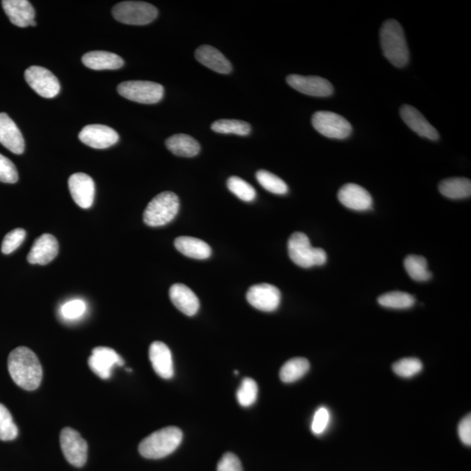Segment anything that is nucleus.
I'll return each instance as SVG.
<instances>
[{
	"mask_svg": "<svg viewBox=\"0 0 471 471\" xmlns=\"http://www.w3.org/2000/svg\"><path fill=\"white\" fill-rule=\"evenodd\" d=\"M8 371L16 384L28 391L37 389L43 376L37 355L25 347H19L10 353Z\"/></svg>",
	"mask_w": 471,
	"mask_h": 471,
	"instance_id": "f257e3e1",
	"label": "nucleus"
},
{
	"mask_svg": "<svg viewBox=\"0 0 471 471\" xmlns=\"http://www.w3.org/2000/svg\"><path fill=\"white\" fill-rule=\"evenodd\" d=\"M380 41L384 56L396 67H404L408 63L409 51L404 29L395 19L383 23L380 30Z\"/></svg>",
	"mask_w": 471,
	"mask_h": 471,
	"instance_id": "f03ea898",
	"label": "nucleus"
},
{
	"mask_svg": "<svg viewBox=\"0 0 471 471\" xmlns=\"http://www.w3.org/2000/svg\"><path fill=\"white\" fill-rule=\"evenodd\" d=\"M183 440V432L177 427L162 428L144 438L139 444V452L148 459H161L173 453Z\"/></svg>",
	"mask_w": 471,
	"mask_h": 471,
	"instance_id": "7ed1b4c3",
	"label": "nucleus"
},
{
	"mask_svg": "<svg viewBox=\"0 0 471 471\" xmlns=\"http://www.w3.org/2000/svg\"><path fill=\"white\" fill-rule=\"evenodd\" d=\"M179 198L171 191H164L153 198L146 207L144 221L151 227L168 225L177 217L179 211Z\"/></svg>",
	"mask_w": 471,
	"mask_h": 471,
	"instance_id": "20e7f679",
	"label": "nucleus"
},
{
	"mask_svg": "<svg viewBox=\"0 0 471 471\" xmlns=\"http://www.w3.org/2000/svg\"><path fill=\"white\" fill-rule=\"evenodd\" d=\"M288 253L292 261L302 268L326 264L327 256L321 248L311 246L310 239L302 232H294L288 240Z\"/></svg>",
	"mask_w": 471,
	"mask_h": 471,
	"instance_id": "39448f33",
	"label": "nucleus"
},
{
	"mask_svg": "<svg viewBox=\"0 0 471 471\" xmlns=\"http://www.w3.org/2000/svg\"><path fill=\"white\" fill-rule=\"evenodd\" d=\"M112 14L116 21L123 24L144 25L157 19L158 10L147 2L124 1L113 6Z\"/></svg>",
	"mask_w": 471,
	"mask_h": 471,
	"instance_id": "423d86ee",
	"label": "nucleus"
},
{
	"mask_svg": "<svg viewBox=\"0 0 471 471\" xmlns=\"http://www.w3.org/2000/svg\"><path fill=\"white\" fill-rule=\"evenodd\" d=\"M117 91L124 98L142 104L157 103L164 94L161 84L147 80L124 81L117 87Z\"/></svg>",
	"mask_w": 471,
	"mask_h": 471,
	"instance_id": "0eeeda50",
	"label": "nucleus"
},
{
	"mask_svg": "<svg viewBox=\"0 0 471 471\" xmlns=\"http://www.w3.org/2000/svg\"><path fill=\"white\" fill-rule=\"evenodd\" d=\"M311 124L320 134L328 138L345 139L352 133V126L338 113L319 111L311 117Z\"/></svg>",
	"mask_w": 471,
	"mask_h": 471,
	"instance_id": "6e6552de",
	"label": "nucleus"
},
{
	"mask_svg": "<svg viewBox=\"0 0 471 471\" xmlns=\"http://www.w3.org/2000/svg\"><path fill=\"white\" fill-rule=\"evenodd\" d=\"M61 447L68 463L77 468L84 466L87 458V443L79 432L65 428L61 432Z\"/></svg>",
	"mask_w": 471,
	"mask_h": 471,
	"instance_id": "1a4fd4ad",
	"label": "nucleus"
},
{
	"mask_svg": "<svg viewBox=\"0 0 471 471\" xmlns=\"http://www.w3.org/2000/svg\"><path fill=\"white\" fill-rule=\"evenodd\" d=\"M25 79L32 89L44 98H54L60 93L61 85L57 77L47 68L39 66L28 67L25 72Z\"/></svg>",
	"mask_w": 471,
	"mask_h": 471,
	"instance_id": "9d476101",
	"label": "nucleus"
},
{
	"mask_svg": "<svg viewBox=\"0 0 471 471\" xmlns=\"http://www.w3.org/2000/svg\"><path fill=\"white\" fill-rule=\"evenodd\" d=\"M246 298L249 304L256 309L269 313L278 309L281 304V294L275 285L262 283L250 287Z\"/></svg>",
	"mask_w": 471,
	"mask_h": 471,
	"instance_id": "9b49d317",
	"label": "nucleus"
},
{
	"mask_svg": "<svg viewBox=\"0 0 471 471\" xmlns=\"http://www.w3.org/2000/svg\"><path fill=\"white\" fill-rule=\"evenodd\" d=\"M124 362L115 350L107 347H97L89 359L91 370L100 378L106 380L111 376L113 366H123Z\"/></svg>",
	"mask_w": 471,
	"mask_h": 471,
	"instance_id": "f8f14e48",
	"label": "nucleus"
},
{
	"mask_svg": "<svg viewBox=\"0 0 471 471\" xmlns=\"http://www.w3.org/2000/svg\"><path fill=\"white\" fill-rule=\"evenodd\" d=\"M287 83L292 89L307 96L327 97L333 93L332 84L321 77L291 74L287 76Z\"/></svg>",
	"mask_w": 471,
	"mask_h": 471,
	"instance_id": "ddd939ff",
	"label": "nucleus"
},
{
	"mask_svg": "<svg viewBox=\"0 0 471 471\" xmlns=\"http://www.w3.org/2000/svg\"><path fill=\"white\" fill-rule=\"evenodd\" d=\"M79 139L91 148L104 149L115 145L119 141V135L115 129L108 126L92 124L81 129Z\"/></svg>",
	"mask_w": 471,
	"mask_h": 471,
	"instance_id": "4468645a",
	"label": "nucleus"
},
{
	"mask_svg": "<svg viewBox=\"0 0 471 471\" xmlns=\"http://www.w3.org/2000/svg\"><path fill=\"white\" fill-rule=\"evenodd\" d=\"M70 194L74 202L83 209H89L93 206L96 185L90 175L85 173H76L68 180Z\"/></svg>",
	"mask_w": 471,
	"mask_h": 471,
	"instance_id": "2eb2a0df",
	"label": "nucleus"
},
{
	"mask_svg": "<svg viewBox=\"0 0 471 471\" xmlns=\"http://www.w3.org/2000/svg\"><path fill=\"white\" fill-rule=\"evenodd\" d=\"M338 198L344 206L357 211L369 210L373 206V198L368 190L355 184H347L340 188Z\"/></svg>",
	"mask_w": 471,
	"mask_h": 471,
	"instance_id": "dca6fc26",
	"label": "nucleus"
},
{
	"mask_svg": "<svg viewBox=\"0 0 471 471\" xmlns=\"http://www.w3.org/2000/svg\"><path fill=\"white\" fill-rule=\"evenodd\" d=\"M58 253L57 239L51 234L45 233L35 240L28 253V261L32 265H47L56 258Z\"/></svg>",
	"mask_w": 471,
	"mask_h": 471,
	"instance_id": "f3484780",
	"label": "nucleus"
},
{
	"mask_svg": "<svg viewBox=\"0 0 471 471\" xmlns=\"http://www.w3.org/2000/svg\"><path fill=\"white\" fill-rule=\"evenodd\" d=\"M0 144L16 155L25 151V140L8 113H0Z\"/></svg>",
	"mask_w": 471,
	"mask_h": 471,
	"instance_id": "a211bd4d",
	"label": "nucleus"
},
{
	"mask_svg": "<svg viewBox=\"0 0 471 471\" xmlns=\"http://www.w3.org/2000/svg\"><path fill=\"white\" fill-rule=\"evenodd\" d=\"M149 360L153 369L158 376L164 379H171L174 375L173 360L172 353L166 344L155 341L149 347Z\"/></svg>",
	"mask_w": 471,
	"mask_h": 471,
	"instance_id": "6ab92c4d",
	"label": "nucleus"
},
{
	"mask_svg": "<svg viewBox=\"0 0 471 471\" xmlns=\"http://www.w3.org/2000/svg\"><path fill=\"white\" fill-rule=\"evenodd\" d=\"M399 115H401L402 119L404 120L406 124L421 138L433 140V141L439 139V134H438L437 129L414 107L402 106L399 109Z\"/></svg>",
	"mask_w": 471,
	"mask_h": 471,
	"instance_id": "aec40b11",
	"label": "nucleus"
},
{
	"mask_svg": "<svg viewBox=\"0 0 471 471\" xmlns=\"http://www.w3.org/2000/svg\"><path fill=\"white\" fill-rule=\"evenodd\" d=\"M2 8L10 21L19 28H27L35 21L34 6L28 0H4Z\"/></svg>",
	"mask_w": 471,
	"mask_h": 471,
	"instance_id": "412c9836",
	"label": "nucleus"
},
{
	"mask_svg": "<svg viewBox=\"0 0 471 471\" xmlns=\"http://www.w3.org/2000/svg\"><path fill=\"white\" fill-rule=\"evenodd\" d=\"M172 303L187 316H194L200 307V302L195 292L184 284H174L170 289Z\"/></svg>",
	"mask_w": 471,
	"mask_h": 471,
	"instance_id": "4be33fe9",
	"label": "nucleus"
},
{
	"mask_svg": "<svg viewBox=\"0 0 471 471\" xmlns=\"http://www.w3.org/2000/svg\"><path fill=\"white\" fill-rule=\"evenodd\" d=\"M195 55L198 63L217 73L227 74L232 72V66L228 58L211 45H201L197 48Z\"/></svg>",
	"mask_w": 471,
	"mask_h": 471,
	"instance_id": "5701e85b",
	"label": "nucleus"
},
{
	"mask_svg": "<svg viewBox=\"0 0 471 471\" xmlns=\"http://www.w3.org/2000/svg\"><path fill=\"white\" fill-rule=\"evenodd\" d=\"M83 63L94 70H116L124 65L122 57L105 51H93L83 55Z\"/></svg>",
	"mask_w": 471,
	"mask_h": 471,
	"instance_id": "b1692460",
	"label": "nucleus"
},
{
	"mask_svg": "<svg viewBox=\"0 0 471 471\" xmlns=\"http://www.w3.org/2000/svg\"><path fill=\"white\" fill-rule=\"evenodd\" d=\"M175 247L182 254L194 259H207L211 255V248L203 240L183 236L175 240Z\"/></svg>",
	"mask_w": 471,
	"mask_h": 471,
	"instance_id": "393cba45",
	"label": "nucleus"
},
{
	"mask_svg": "<svg viewBox=\"0 0 471 471\" xmlns=\"http://www.w3.org/2000/svg\"><path fill=\"white\" fill-rule=\"evenodd\" d=\"M168 151L177 157H193L199 154V142L193 136L184 134H177L171 136L165 142Z\"/></svg>",
	"mask_w": 471,
	"mask_h": 471,
	"instance_id": "a878e982",
	"label": "nucleus"
},
{
	"mask_svg": "<svg viewBox=\"0 0 471 471\" xmlns=\"http://www.w3.org/2000/svg\"><path fill=\"white\" fill-rule=\"evenodd\" d=\"M439 191L443 196L450 199H463L471 195V182L468 178L454 177L441 181Z\"/></svg>",
	"mask_w": 471,
	"mask_h": 471,
	"instance_id": "bb28decb",
	"label": "nucleus"
},
{
	"mask_svg": "<svg viewBox=\"0 0 471 471\" xmlns=\"http://www.w3.org/2000/svg\"><path fill=\"white\" fill-rule=\"evenodd\" d=\"M310 363L305 358L289 360L283 365L279 377L283 382L292 383L298 381L309 371Z\"/></svg>",
	"mask_w": 471,
	"mask_h": 471,
	"instance_id": "cd10ccee",
	"label": "nucleus"
},
{
	"mask_svg": "<svg viewBox=\"0 0 471 471\" xmlns=\"http://www.w3.org/2000/svg\"><path fill=\"white\" fill-rule=\"evenodd\" d=\"M404 267L409 277L415 281L424 282L431 278V272L428 269L426 259L422 256L408 255L404 259Z\"/></svg>",
	"mask_w": 471,
	"mask_h": 471,
	"instance_id": "c85d7f7f",
	"label": "nucleus"
},
{
	"mask_svg": "<svg viewBox=\"0 0 471 471\" xmlns=\"http://www.w3.org/2000/svg\"><path fill=\"white\" fill-rule=\"evenodd\" d=\"M415 300L411 294L404 292H391L380 296L378 303L392 309H407L413 307Z\"/></svg>",
	"mask_w": 471,
	"mask_h": 471,
	"instance_id": "c756f323",
	"label": "nucleus"
},
{
	"mask_svg": "<svg viewBox=\"0 0 471 471\" xmlns=\"http://www.w3.org/2000/svg\"><path fill=\"white\" fill-rule=\"evenodd\" d=\"M211 129L219 134H234L241 136L248 135L251 133V125L248 122L239 120L223 119L214 122Z\"/></svg>",
	"mask_w": 471,
	"mask_h": 471,
	"instance_id": "7c9ffc66",
	"label": "nucleus"
},
{
	"mask_svg": "<svg viewBox=\"0 0 471 471\" xmlns=\"http://www.w3.org/2000/svg\"><path fill=\"white\" fill-rule=\"evenodd\" d=\"M256 181L265 190L276 195H285L288 193L287 184L284 181L267 171H259L256 173Z\"/></svg>",
	"mask_w": 471,
	"mask_h": 471,
	"instance_id": "2f4dec72",
	"label": "nucleus"
},
{
	"mask_svg": "<svg viewBox=\"0 0 471 471\" xmlns=\"http://www.w3.org/2000/svg\"><path fill=\"white\" fill-rule=\"evenodd\" d=\"M227 187L230 193L245 202H252L256 198L255 188L239 177H230L227 181Z\"/></svg>",
	"mask_w": 471,
	"mask_h": 471,
	"instance_id": "473e14b6",
	"label": "nucleus"
},
{
	"mask_svg": "<svg viewBox=\"0 0 471 471\" xmlns=\"http://www.w3.org/2000/svg\"><path fill=\"white\" fill-rule=\"evenodd\" d=\"M19 430L11 413L5 405L0 404V440L12 441L18 437Z\"/></svg>",
	"mask_w": 471,
	"mask_h": 471,
	"instance_id": "72a5a7b5",
	"label": "nucleus"
},
{
	"mask_svg": "<svg viewBox=\"0 0 471 471\" xmlns=\"http://www.w3.org/2000/svg\"><path fill=\"white\" fill-rule=\"evenodd\" d=\"M258 392V384L254 380L245 378L237 391V399L243 407H250L256 402Z\"/></svg>",
	"mask_w": 471,
	"mask_h": 471,
	"instance_id": "f704fd0d",
	"label": "nucleus"
},
{
	"mask_svg": "<svg viewBox=\"0 0 471 471\" xmlns=\"http://www.w3.org/2000/svg\"><path fill=\"white\" fill-rule=\"evenodd\" d=\"M422 363L417 358H404L394 363L392 369L396 375L404 378H411L422 370Z\"/></svg>",
	"mask_w": 471,
	"mask_h": 471,
	"instance_id": "c9c22d12",
	"label": "nucleus"
},
{
	"mask_svg": "<svg viewBox=\"0 0 471 471\" xmlns=\"http://www.w3.org/2000/svg\"><path fill=\"white\" fill-rule=\"evenodd\" d=\"M27 232L24 229L17 228L6 234L3 239L1 251L4 254H11L24 242Z\"/></svg>",
	"mask_w": 471,
	"mask_h": 471,
	"instance_id": "e433bc0d",
	"label": "nucleus"
},
{
	"mask_svg": "<svg viewBox=\"0 0 471 471\" xmlns=\"http://www.w3.org/2000/svg\"><path fill=\"white\" fill-rule=\"evenodd\" d=\"M18 180V171L14 162L0 154V182L5 184H15Z\"/></svg>",
	"mask_w": 471,
	"mask_h": 471,
	"instance_id": "4c0bfd02",
	"label": "nucleus"
},
{
	"mask_svg": "<svg viewBox=\"0 0 471 471\" xmlns=\"http://www.w3.org/2000/svg\"><path fill=\"white\" fill-rule=\"evenodd\" d=\"M87 310L85 302L81 300H73L67 302L61 307V311L65 319H79Z\"/></svg>",
	"mask_w": 471,
	"mask_h": 471,
	"instance_id": "58836bf2",
	"label": "nucleus"
},
{
	"mask_svg": "<svg viewBox=\"0 0 471 471\" xmlns=\"http://www.w3.org/2000/svg\"><path fill=\"white\" fill-rule=\"evenodd\" d=\"M330 412L327 408L320 407L314 415L311 431L314 435H321L327 430L330 421Z\"/></svg>",
	"mask_w": 471,
	"mask_h": 471,
	"instance_id": "ea45409f",
	"label": "nucleus"
},
{
	"mask_svg": "<svg viewBox=\"0 0 471 471\" xmlns=\"http://www.w3.org/2000/svg\"><path fill=\"white\" fill-rule=\"evenodd\" d=\"M217 471H243L239 458L232 452H227L221 458L217 468Z\"/></svg>",
	"mask_w": 471,
	"mask_h": 471,
	"instance_id": "a19ab883",
	"label": "nucleus"
},
{
	"mask_svg": "<svg viewBox=\"0 0 471 471\" xmlns=\"http://www.w3.org/2000/svg\"><path fill=\"white\" fill-rule=\"evenodd\" d=\"M458 435L460 440L467 446L471 445V415H466L458 425Z\"/></svg>",
	"mask_w": 471,
	"mask_h": 471,
	"instance_id": "79ce46f5",
	"label": "nucleus"
}]
</instances>
